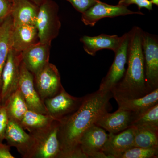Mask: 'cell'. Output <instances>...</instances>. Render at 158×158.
<instances>
[{"mask_svg": "<svg viewBox=\"0 0 158 158\" xmlns=\"http://www.w3.org/2000/svg\"><path fill=\"white\" fill-rule=\"evenodd\" d=\"M112 92L99 90L84 96L80 107L70 116L59 121V158H87L80 146V138L88 128L95 124L111 108Z\"/></svg>", "mask_w": 158, "mask_h": 158, "instance_id": "cell-1", "label": "cell"}, {"mask_svg": "<svg viewBox=\"0 0 158 158\" xmlns=\"http://www.w3.org/2000/svg\"><path fill=\"white\" fill-rule=\"evenodd\" d=\"M143 31L138 26H135L129 31L127 67L121 81L111 91L115 99L139 98L152 92L145 81L142 44Z\"/></svg>", "mask_w": 158, "mask_h": 158, "instance_id": "cell-2", "label": "cell"}, {"mask_svg": "<svg viewBox=\"0 0 158 158\" xmlns=\"http://www.w3.org/2000/svg\"><path fill=\"white\" fill-rule=\"evenodd\" d=\"M59 7L52 0H46L39 7L36 26L40 42L51 44L58 37L61 27Z\"/></svg>", "mask_w": 158, "mask_h": 158, "instance_id": "cell-3", "label": "cell"}, {"mask_svg": "<svg viewBox=\"0 0 158 158\" xmlns=\"http://www.w3.org/2000/svg\"><path fill=\"white\" fill-rule=\"evenodd\" d=\"M59 121L55 120L46 127L30 132L35 141L33 158H59Z\"/></svg>", "mask_w": 158, "mask_h": 158, "instance_id": "cell-4", "label": "cell"}, {"mask_svg": "<svg viewBox=\"0 0 158 158\" xmlns=\"http://www.w3.org/2000/svg\"><path fill=\"white\" fill-rule=\"evenodd\" d=\"M142 48L144 55L145 81L151 91L158 88V37L143 31Z\"/></svg>", "mask_w": 158, "mask_h": 158, "instance_id": "cell-5", "label": "cell"}, {"mask_svg": "<svg viewBox=\"0 0 158 158\" xmlns=\"http://www.w3.org/2000/svg\"><path fill=\"white\" fill-rule=\"evenodd\" d=\"M122 36V40L120 46L114 53V61L100 85L98 90L101 91L111 92L124 76L128 54L129 32L125 33Z\"/></svg>", "mask_w": 158, "mask_h": 158, "instance_id": "cell-6", "label": "cell"}, {"mask_svg": "<svg viewBox=\"0 0 158 158\" xmlns=\"http://www.w3.org/2000/svg\"><path fill=\"white\" fill-rule=\"evenodd\" d=\"M22 62L21 52L13 48L9 51L2 74L0 96L2 104L19 88L20 66Z\"/></svg>", "mask_w": 158, "mask_h": 158, "instance_id": "cell-7", "label": "cell"}, {"mask_svg": "<svg viewBox=\"0 0 158 158\" xmlns=\"http://www.w3.org/2000/svg\"><path fill=\"white\" fill-rule=\"evenodd\" d=\"M83 97H75L67 93L64 88L56 95L44 101L48 114L60 121L70 116L80 107Z\"/></svg>", "mask_w": 158, "mask_h": 158, "instance_id": "cell-8", "label": "cell"}, {"mask_svg": "<svg viewBox=\"0 0 158 158\" xmlns=\"http://www.w3.org/2000/svg\"><path fill=\"white\" fill-rule=\"evenodd\" d=\"M34 76L35 88L43 101L52 97L63 89L56 66L49 62Z\"/></svg>", "mask_w": 158, "mask_h": 158, "instance_id": "cell-9", "label": "cell"}, {"mask_svg": "<svg viewBox=\"0 0 158 158\" xmlns=\"http://www.w3.org/2000/svg\"><path fill=\"white\" fill-rule=\"evenodd\" d=\"M109 136L106 130L93 125L83 133L79 146L87 158H109L104 152Z\"/></svg>", "mask_w": 158, "mask_h": 158, "instance_id": "cell-10", "label": "cell"}, {"mask_svg": "<svg viewBox=\"0 0 158 158\" xmlns=\"http://www.w3.org/2000/svg\"><path fill=\"white\" fill-rule=\"evenodd\" d=\"M5 139L10 146L16 148L23 158H33L35 141L31 134L26 133L19 123L9 119Z\"/></svg>", "mask_w": 158, "mask_h": 158, "instance_id": "cell-11", "label": "cell"}, {"mask_svg": "<svg viewBox=\"0 0 158 158\" xmlns=\"http://www.w3.org/2000/svg\"><path fill=\"white\" fill-rule=\"evenodd\" d=\"M144 15L140 11H134L127 7L109 5L100 0L98 2L82 13L81 21L86 26L94 27L97 23L105 18H114L130 15Z\"/></svg>", "mask_w": 158, "mask_h": 158, "instance_id": "cell-12", "label": "cell"}, {"mask_svg": "<svg viewBox=\"0 0 158 158\" xmlns=\"http://www.w3.org/2000/svg\"><path fill=\"white\" fill-rule=\"evenodd\" d=\"M19 89L24 98L29 110L42 114H48L44 102L35 88L34 76L22 62L20 66Z\"/></svg>", "mask_w": 158, "mask_h": 158, "instance_id": "cell-13", "label": "cell"}, {"mask_svg": "<svg viewBox=\"0 0 158 158\" xmlns=\"http://www.w3.org/2000/svg\"><path fill=\"white\" fill-rule=\"evenodd\" d=\"M138 116L135 112L118 108L114 113L107 112L103 115L95 125L109 133L117 134L131 127L133 121Z\"/></svg>", "mask_w": 158, "mask_h": 158, "instance_id": "cell-14", "label": "cell"}, {"mask_svg": "<svg viewBox=\"0 0 158 158\" xmlns=\"http://www.w3.org/2000/svg\"><path fill=\"white\" fill-rule=\"evenodd\" d=\"M51 45L38 41L22 52V62L33 75L49 62Z\"/></svg>", "mask_w": 158, "mask_h": 158, "instance_id": "cell-15", "label": "cell"}, {"mask_svg": "<svg viewBox=\"0 0 158 158\" xmlns=\"http://www.w3.org/2000/svg\"><path fill=\"white\" fill-rule=\"evenodd\" d=\"M117 134L109 133L104 152L109 158H118L122 154L135 147L133 127Z\"/></svg>", "mask_w": 158, "mask_h": 158, "instance_id": "cell-16", "label": "cell"}, {"mask_svg": "<svg viewBox=\"0 0 158 158\" xmlns=\"http://www.w3.org/2000/svg\"><path fill=\"white\" fill-rule=\"evenodd\" d=\"M80 41L83 44L84 50L88 55L94 56L98 51L109 49L115 53L121 44L122 36L101 34L98 36H82Z\"/></svg>", "mask_w": 158, "mask_h": 158, "instance_id": "cell-17", "label": "cell"}, {"mask_svg": "<svg viewBox=\"0 0 158 158\" xmlns=\"http://www.w3.org/2000/svg\"><path fill=\"white\" fill-rule=\"evenodd\" d=\"M11 15L14 27L36 24L39 7L30 0H9Z\"/></svg>", "mask_w": 158, "mask_h": 158, "instance_id": "cell-18", "label": "cell"}, {"mask_svg": "<svg viewBox=\"0 0 158 158\" xmlns=\"http://www.w3.org/2000/svg\"><path fill=\"white\" fill-rule=\"evenodd\" d=\"M38 41V31L36 26L22 25L14 27L12 48L15 50L22 52Z\"/></svg>", "mask_w": 158, "mask_h": 158, "instance_id": "cell-19", "label": "cell"}, {"mask_svg": "<svg viewBox=\"0 0 158 158\" xmlns=\"http://www.w3.org/2000/svg\"><path fill=\"white\" fill-rule=\"evenodd\" d=\"M115 100L118 108L135 112L139 116L158 104V88L139 98H118Z\"/></svg>", "mask_w": 158, "mask_h": 158, "instance_id": "cell-20", "label": "cell"}, {"mask_svg": "<svg viewBox=\"0 0 158 158\" xmlns=\"http://www.w3.org/2000/svg\"><path fill=\"white\" fill-rule=\"evenodd\" d=\"M14 28L11 14L0 24V90L3 68L6 64L9 51L12 48Z\"/></svg>", "mask_w": 158, "mask_h": 158, "instance_id": "cell-21", "label": "cell"}, {"mask_svg": "<svg viewBox=\"0 0 158 158\" xmlns=\"http://www.w3.org/2000/svg\"><path fill=\"white\" fill-rule=\"evenodd\" d=\"M9 119L20 123L28 108L19 89L12 94L4 103Z\"/></svg>", "mask_w": 158, "mask_h": 158, "instance_id": "cell-22", "label": "cell"}, {"mask_svg": "<svg viewBox=\"0 0 158 158\" xmlns=\"http://www.w3.org/2000/svg\"><path fill=\"white\" fill-rule=\"evenodd\" d=\"M131 127L134 128L135 147L158 148V127Z\"/></svg>", "mask_w": 158, "mask_h": 158, "instance_id": "cell-23", "label": "cell"}, {"mask_svg": "<svg viewBox=\"0 0 158 158\" xmlns=\"http://www.w3.org/2000/svg\"><path fill=\"white\" fill-rule=\"evenodd\" d=\"M56 120L48 114H42L28 110L20 123L23 128L29 132L48 126Z\"/></svg>", "mask_w": 158, "mask_h": 158, "instance_id": "cell-24", "label": "cell"}, {"mask_svg": "<svg viewBox=\"0 0 158 158\" xmlns=\"http://www.w3.org/2000/svg\"><path fill=\"white\" fill-rule=\"evenodd\" d=\"M131 126L158 127V104L138 116L133 121Z\"/></svg>", "mask_w": 158, "mask_h": 158, "instance_id": "cell-25", "label": "cell"}, {"mask_svg": "<svg viewBox=\"0 0 158 158\" xmlns=\"http://www.w3.org/2000/svg\"><path fill=\"white\" fill-rule=\"evenodd\" d=\"M158 148H143L134 147L122 154L118 158H156Z\"/></svg>", "mask_w": 158, "mask_h": 158, "instance_id": "cell-26", "label": "cell"}, {"mask_svg": "<svg viewBox=\"0 0 158 158\" xmlns=\"http://www.w3.org/2000/svg\"><path fill=\"white\" fill-rule=\"evenodd\" d=\"M117 5L127 7L131 5H135L138 6L139 11L144 8L149 10H152L153 5L150 0H119Z\"/></svg>", "mask_w": 158, "mask_h": 158, "instance_id": "cell-27", "label": "cell"}, {"mask_svg": "<svg viewBox=\"0 0 158 158\" xmlns=\"http://www.w3.org/2000/svg\"><path fill=\"white\" fill-rule=\"evenodd\" d=\"M69 2L77 11L82 13L98 2L100 0H65Z\"/></svg>", "mask_w": 158, "mask_h": 158, "instance_id": "cell-28", "label": "cell"}, {"mask_svg": "<svg viewBox=\"0 0 158 158\" xmlns=\"http://www.w3.org/2000/svg\"><path fill=\"white\" fill-rule=\"evenodd\" d=\"M9 118L4 105L0 106V142L5 139V133L9 123Z\"/></svg>", "mask_w": 158, "mask_h": 158, "instance_id": "cell-29", "label": "cell"}, {"mask_svg": "<svg viewBox=\"0 0 158 158\" xmlns=\"http://www.w3.org/2000/svg\"><path fill=\"white\" fill-rule=\"evenodd\" d=\"M11 3L9 0H0V24L11 14Z\"/></svg>", "mask_w": 158, "mask_h": 158, "instance_id": "cell-30", "label": "cell"}, {"mask_svg": "<svg viewBox=\"0 0 158 158\" xmlns=\"http://www.w3.org/2000/svg\"><path fill=\"white\" fill-rule=\"evenodd\" d=\"M0 158H15L10 152V146L0 142Z\"/></svg>", "mask_w": 158, "mask_h": 158, "instance_id": "cell-31", "label": "cell"}, {"mask_svg": "<svg viewBox=\"0 0 158 158\" xmlns=\"http://www.w3.org/2000/svg\"><path fill=\"white\" fill-rule=\"evenodd\" d=\"M31 2L37 5L38 7L41 6L46 0H30Z\"/></svg>", "mask_w": 158, "mask_h": 158, "instance_id": "cell-32", "label": "cell"}, {"mask_svg": "<svg viewBox=\"0 0 158 158\" xmlns=\"http://www.w3.org/2000/svg\"><path fill=\"white\" fill-rule=\"evenodd\" d=\"M150 1L153 5L158 6V0H150Z\"/></svg>", "mask_w": 158, "mask_h": 158, "instance_id": "cell-33", "label": "cell"}, {"mask_svg": "<svg viewBox=\"0 0 158 158\" xmlns=\"http://www.w3.org/2000/svg\"><path fill=\"white\" fill-rule=\"evenodd\" d=\"M2 100H1V96H0V106L2 105Z\"/></svg>", "mask_w": 158, "mask_h": 158, "instance_id": "cell-34", "label": "cell"}]
</instances>
